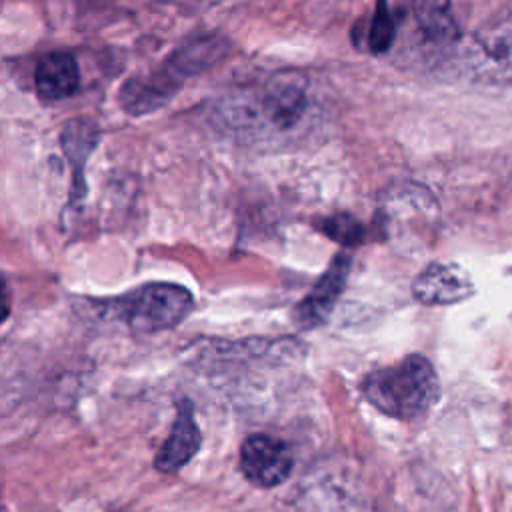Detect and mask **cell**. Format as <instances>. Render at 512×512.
<instances>
[{"label": "cell", "mask_w": 512, "mask_h": 512, "mask_svg": "<svg viewBox=\"0 0 512 512\" xmlns=\"http://www.w3.org/2000/svg\"><path fill=\"white\" fill-rule=\"evenodd\" d=\"M310 102L298 80H268L228 94L214 106V120L228 132L250 138L296 130Z\"/></svg>", "instance_id": "6da1fadb"}, {"label": "cell", "mask_w": 512, "mask_h": 512, "mask_svg": "<svg viewBox=\"0 0 512 512\" xmlns=\"http://www.w3.org/2000/svg\"><path fill=\"white\" fill-rule=\"evenodd\" d=\"M316 228L342 246H358L364 242V226L352 214H334L316 222Z\"/></svg>", "instance_id": "4fadbf2b"}, {"label": "cell", "mask_w": 512, "mask_h": 512, "mask_svg": "<svg viewBox=\"0 0 512 512\" xmlns=\"http://www.w3.org/2000/svg\"><path fill=\"white\" fill-rule=\"evenodd\" d=\"M100 142V128L92 118L78 116L64 122L60 132V146L68 160V166L72 170V188H70V200L78 202L86 196V162L90 154L96 150Z\"/></svg>", "instance_id": "52a82bcc"}, {"label": "cell", "mask_w": 512, "mask_h": 512, "mask_svg": "<svg viewBox=\"0 0 512 512\" xmlns=\"http://www.w3.org/2000/svg\"><path fill=\"white\" fill-rule=\"evenodd\" d=\"M294 466L290 448L268 434H252L242 442L240 448V468L244 476L260 486L272 488L282 484Z\"/></svg>", "instance_id": "277c9868"}, {"label": "cell", "mask_w": 512, "mask_h": 512, "mask_svg": "<svg viewBox=\"0 0 512 512\" xmlns=\"http://www.w3.org/2000/svg\"><path fill=\"white\" fill-rule=\"evenodd\" d=\"M230 52V40L222 34H202L192 40H188L184 46H180L164 64V70L178 80L180 84L196 76L212 66H216L220 60H224Z\"/></svg>", "instance_id": "9c48e42d"}, {"label": "cell", "mask_w": 512, "mask_h": 512, "mask_svg": "<svg viewBox=\"0 0 512 512\" xmlns=\"http://www.w3.org/2000/svg\"><path fill=\"white\" fill-rule=\"evenodd\" d=\"M394 42V18L386 0H376L374 16L368 26V48L374 54H384Z\"/></svg>", "instance_id": "5bb4252c"}, {"label": "cell", "mask_w": 512, "mask_h": 512, "mask_svg": "<svg viewBox=\"0 0 512 512\" xmlns=\"http://www.w3.org/2000/svg\"><path fill=\"white\" fill-rule=\"evenodd\" d=\"M350 254L340 252L332 258L328 270L318 278L314 288L296 306V320L304 328H314L322 324L332 312L350 272Z\"/></svg>", "instance_id": "5b68a950"}, {"label": "cell", "mask_w": 512, "mask_h": 512, "mask_svg": "<svg viewBox=\"0 0 512 512\" xmlns=\"http://www.w3.org/2000/svg\"><path fill=\"white\" fill-rule=\"evenodd\" d=\"M180 86L182 84L162 68L154 74L134 76L126 80L118 92V102L132 116L150 114L164 106L178 92Z\"/></svg>", "instance_id": "30bf717a"}, {"label": "cell", "mask_w": 512, "mask_h": 512, "mask_svg": "<svg viewBox=\"0 0 512 512\" xmlns=\"http://www.w3.org/2000/svg\"><path fill=\"white\" fill-rule=\"evenodd\" d=\"M412 10L428 40L438 44L456 40L458 26L452 16L450 0H412Z\"/></svg>", "instance_id": "7c38bea8"}, {"label": "cell", "mask_w": 512, "mask_h": 512, "mask_svg": "<svg viewBox=\"0 0 512 512\" xmlns=\"http://www.w3.org/2000/svg\"><path fill=\"white\" fill-rule=\"evenodd\" d=\"M366 400L382 414L412 422L428 414L440 396L434 366L420 354H410L396 364L378 368L362 382Z\"/></svg>", "instance_id": "7a4b0ae2"}, {"label": "cell", "mask_w": 512, "mask_h": 512, "mask_svg": "<svg viewBox=\"0 0 512 512\" xmlns=\"http://www.w3.org/2000/svg\"><path fill=\"white\" fill-rule=\"evenodd\" d=\"M200 444H202V434L198 430L192 404H190V400L184 398L178 402L174 426H172L164 446L156 454V460H154L156 470L166 472V474L178 472L182 466H186L196 456Z\"/></svg>", "instance_id": "ba28073f"}, {"label": "cell", "mask_w": 512, "mask_h": 512, "mask_svg": "<svg viewBox=\"0 0 512 512\" xmlns=\"http://www.w3.org/2000/svg\"><path fill=\"white\" fill-rule=\"evenodd\" d=\"M122 320L136 332H160L180 324L194 306L190 290L172 282L146 284L116 304Z\"/></svg>", "instance_id": "3957f363"}, {"label": "cell", "mask_w": 512, "mask_h": 512, "mask_svg": "<svg viewBox=\"0 0 512 512\" xmlns=\"http://www.w3.org/2000/svg\"><path fill=\"white\" fill-rule=\"evenodd\" d=\"M412 292L422 304H454L472 296L474 284L460 266L430 262L416 276Z\"/></svg>", "instance_id": "8992f818"}, {"label": "cell", "mask_w": 512, "mask_h": 512, "mask_svg": "<svg viewBox=\"0 0 512 512\" xmlns=\"http://www.w3.org/2000/svg\"><path fill=\"white\" fill-rule=\"evenodd\" d=\"M10 308H12L10 288L6 286V282L0 280V322H4L10 316Z\"/></svg>", "instance_id": "9a60e30c"}, {"label": "cell", "mask_w": 512, "mask_h": 512, "mask_svg": "<svg viewBox=\"0 0 512 512\" xmlns=\"http://www.w3.org/2000/svg\"><path fill=\"white\" fill-rule=\"evenodd\" d=\"M34 82L42 100L56 102L72 96L80 86V70L76 58L62 50L46 54L36 66Z\"/></svg>", "instance_id": "8fae6325"}]
</instances>
